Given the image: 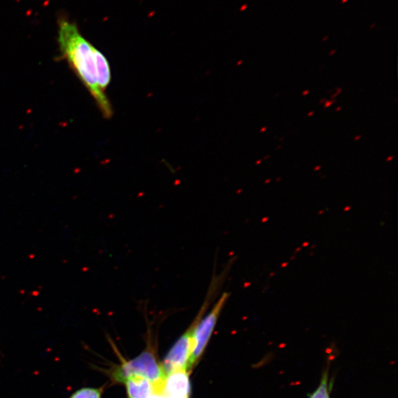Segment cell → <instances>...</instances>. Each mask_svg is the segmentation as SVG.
I'll return each mask as SVG.
<instances>
[{"label": "cell", "mask_w": 398, "mask_h": 398, "mask_svg": "<svg viewBox=\"0 0 398 398\" xmlns=\"http://www.w3.org/2000/svg\"><path fill=\"white\" fill-rule=\"evenodd\" d=\"M103 391V388L84 387L75 391L69 398H101Z\"/></svg>", "instance_id": "52a82bcc"}, {"label": "cell", "mask_w": 398, "mask_h": 398, "mask_svg": "<svg viewBox=\"0 0 398 398\" xmlns=\"http://www.w3.org/2000/svg\"><path fill=\"white\" fill-rule=\"evenodd\" d=\"M341 109H342V108H341V106H339V107L337 108V109H336V112H339V111L341 110Z\"/></svg>", "instance_id": "e0dca14e"}, {"label": "cell", "mask_w": 398, "mask_h": 398, "mask_svg": "<svg viewBox=\"0 0 398 398\" xmlns=\"http://www.w3.org/2000/svg\"><path fill=\"white\" fill-rule=\"evenodd\" d=\"M229 296L228 293H224L222 297L213 305L211 311L208 314L205 313L197 324L194 334L193 348L188 363L187 370L192 369L206 349Z\"/></svg>", "instance_id": "3957f363"}, {"label": "cell", "mask_w": 398, "mask_h": 398, "mask_svg": "<svg viewBox=\"0 0 398 398\" xmlns=\"http://www.w3.org/2000/svg\"><path fill=\"white\" fill-rule=\"evenodd\" d=\"M269 158H270V156H269H269H266V157L263 158V159H264V160H266V159H269Z\"/></svg>", "instance_id": "ffe728a7"}, {"label": "cell", "mask_w": 398, "mask_h": 398, "mask_svg": "<svg viewBox=\"0 0 398 398\" xmlns=\"http://www.w3.org/2000/svg\"><path fill=\"white\" fill-rule=\"evenodd\" d=\"M393 159H394V157L392 156H390L389 157L387 158L386 162H389L390 160H392Z\"/></svg>", "instance_id": "2e32d148"}, {"label": "cell", "mask_w": 398, "mask_h": 398, "mask_svg": "<svg viewBox=\"0 0 398 398\" xmlns=\"http://www.w3.org/2000/svg\"><path fill=\"white\" fill-rule=\"evenodd\" d=\"M336 50H332V51L330 52V53H329V55H330V56H333V55H334L335 53H336Z\"/></svg>", "instance_id": "5bb4252c"}, {"label": "cell", "mask_w": 398, "mask_h": 398, "mask_svg": "<svg viewBox=\"0 0 398 398\" xmlns=\"http://www.w3.org/2000/svg\"><path fill=\"white\" fill-rule=\"evenodd\" d=\"M124 383L129 398H149L155 394L153 385L144 377L132 376L126 379Z\"/></svg>", "instance_id": "5b68a950"}, {"label": "cell", "mask_w": 398, "mask_h": 398, "mask_svg": "<svg viewBox=\"0 0 398 398\" xmlns=\"http://www.w3.org/2000/svg\"><path fill=\"white\" fill-rule=\"evenodd\" d=\"M95 65H96L97 83L100 90L104 92L109 87L112 79L110 66L106 56L98 49H95Z\"/></svg>", "instance_id": "8992f818"}, {"label": "cell", "mask_w": 398, "mask_h": 398, "mask_svg": "<svg viewBox=\"0 0 398 398\" xmlns=\"http://www.w3.org/2000/svg\"><path fill=\"white\" fill-rule=\"evenodd\" d=\"M327 39H328V37H324V39H322V42H324V41H326V40H327Z\"/></svg>", "instance_id": "44dd1931"}, {"label": "cell", "mask_w": 398, "mask_h": 398, "mask_svg": "<svg viewBox=\"0 0 398 398\" xmlns=\"http://www.w3.org/2000/svg\"><path fill=\"white\" fill-rule=\"evenodd\" d=\"M320 168H321V166L319 165V166H317V167H315L314 170H319V169H320Z\"/></svg>", "instance_id": "ac0fdd59"}, {"label": "cell", "mask_w": 398, "mask_h": 398, "mask_svg": "<svg viewBox=\"0 0 398 398\" xmlns=\"http://www.w3.org/2000/svg\"><path fill=\"white\" fill-rule=\"evenodd\" d=\"M361 135L356 136V137L354 138V141L359 140V139H361Z\"/></svg>", "instance_id": "4fadbf2b"}, {"label": "cell", "mask_w": 398, "mask_h": 398, "mask_svg": "<svg viewBox=\"0 0 398 398\" xmlns=\"http://www.w3.org/2000/svg\"><path fill=\"white\" fill-rule=\"evenodd\" d=\"M58 44L62 57L87 88L103 117L110 118L113 115L112 105L97 83L96 48L83 37L76 23L63 16L58 20Z\"/></svg>", "instance_id": "6da1fadb"}, {"label": "cell", "mask_w": 398, "mask_h": 398, "mask_svg": "<svg viewBox=\"0 0 398 398\" xmlns=\"http://www.w3.org/2000/svg\"><path fill=\"white\" fill-rule=\"evenodd\" d=\"M347 1V0H342V3H345Z\"/></svg>", "instance_id": "603a6c76"}, {"label": "cell", "mask_w": 398, "mask_h": 398, "mask_svg": "<svg viewBox=\"0 0 398 398\" xmlns=\"http://www.w3.org/2000/svg\"><path fill=\"white\" fill-rule=\"evenodd\" d=\"M262 161H263L262 160V159H261V160L258 161V162H256V164H260V163H261Z\"/></svg>", "instance_id": "7402d4cb"}, {"label": "cell", "mask_w": 398, "mask_h": 398, "mask_svg": "<svg viewBox=\"0 0 398 398\" xmlns=\"http://www.w3.org/2000/svg\"><path fill=\"white\" fill-rule=\"evenodd\" d=\"M334 102H336V100H326L325 103H324V107L328 108L333 104Z\"/></svg>", "instance_id": "9c48e42d"}, {"label": "cell", "mask_w": 398, "mask_h": 398, "mask_svg": "<svg viewBox=\"0 0 398 398\" xmlns=\"http://www.w3.org/2000/svg\"><path fill=\"white\" fill-rule=\"evenodd\" d=\"M336 89H337L336 93L334 94V95H333V96H332L331 98H333H333H336V97L338 96V95H339L340 93H341V91H342V89H341V88H336Z\"/></svg>", "instance_id": "30bf717a"}, {"label": "cell", "mask_w": 398, "mask_h": 398, "mask_svg": "<svg viewBox=\"0 0 398 398\" xmlns=\"http://www.w3.org/2000/svg\"><path fill=\"white\" fill-rule=\"evenodd\" d=\"M309 92H310V90L304 91V92H302V95H303V96H305V95H308V94L309 93Z\"/></svg>", "instance_id": "7c38bea8"}, {"label": "cell", "mask_w": 398, "mask_h": 398, "mask_svg": "<svg viewBox=\"0 0 398 398\" xmlns=\"http://www.w3.org/2000/svg\"><path fill=\"white\" fill-rule=\"evenodd\" d=\"M132 376L148 379L154 387L155 394L162 395L166 373L162 365L157 361L151 351H144L134 359L125 362L111 372L114 381L118 383H124L126 379Z\"/></svg>", "instance_id": "7a4b0ae2"}, {"label": "cell", "mask_w": 398, "mask_h": 398, "mask_svg": "<svg viewBox=\"0 0 398 398\" xmlns=\"http://www.w3.org/2000/svg\"><path fill=\"white\" fill-rule=\"evenodd\" d=\"M315 114L314 111H311V112H308V114H307V117H311L312 115Z\"/></svg>", "instance_id": "8fae6325"}, {"label": "cell", "mask_w": 398, "mask_h": 398, "mask_svg": "<svg viewBox=\"0 0 398 398\" xmlns=\"http://www.w3.org/2000/svg\"><path fill=\"white\" fill-rule=\"evenodd\" d=\"M164 398H165V397H164Z\"/></svg>", "instance_id": "d4e9b609"}, {"label": "cell", "mask_w": 398, "mask_h": 398, "mask_svg": "<svg viewBox=\"0 0 398 398\" xmlns=\"http://www.w3.org/2000/svg\"><path fill=\"white\" fill-rule=\"evenodd\" d=\"M281 147H282L281 145H280V146H279L278 148H277V150L280 149V148H281Z\"/></svg>", "instance_id": "cb8c5ba5"}, {"label": "cell", "mask_w": 398, "mask_h": 398, "mask_svg": "<svg viewBox=\"0 0 398 398\" xmlns=\"http://www.w3.org/2000/svg\"><path fill=\"white\" fill-rule=\"evenodd\" d=\"M326 100H327L324 99H324L320 100V101H319V103H325Z\"/></svg>", "instance_id": "d6986e66"}, {"label": "cell", "mask_w": 398, "mask_h": 398, "mask_svg": "<svg viewBox=\"0 0 398 398\" xmlns=\"http://www.w3.org/2000/svg\"><path fill=\"white\" fill-rule=\"evenodd\" d=\"M328 380V373L324 372L317 389L313 391L309 398H330Z\"/></svg>", "instance_id": "ba28073f"}, {"label": "cell", "mask_w": 398, "mask_h": 398, "mask_svg": "<svg viewBox=\"0 0 398 398\" xmlns=\"http://www.w3.org/2000/svg\"><path fill=\"white\" fill-rule=\"evenodd\" d=\"M190 383L187 370H175L166 375L162 395L165 398H188Z\"/></svg>", "instance_id": "277c9868"}, {"label": "cell", "mask_w": 398, "mask_h": 398, "mask_svg": "<svg viewBox=\"0 0 398 398\" xmlns=\"http://www.w3.org/2000/svg\"><path fill=\"white\" fill-rule=\"evenodd\" d=\"M266 130H267V127H266V126H265V127H263V128H261V133L265 132V131H266Z\"/></svg>", "instance_id": "9a60e30c"}]
</instances>
